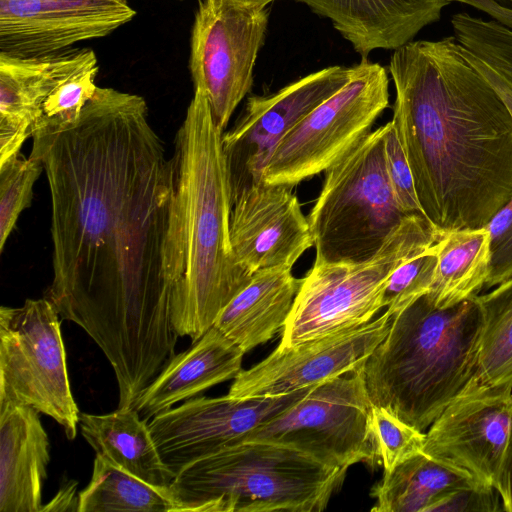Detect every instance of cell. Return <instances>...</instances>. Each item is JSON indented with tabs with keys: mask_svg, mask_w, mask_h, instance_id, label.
I'll list each match as a JSON object with an SVG mask.
<instances>
[{
	"mask_svg": "<svg viewBox=\"0 0 512 512\" xmlns=\"http://www.w3.org/2000/svg\"><path fill=\"white\" fill-rule=\"evenodd\" d=\"M270 3L263 0H199L191 31L189 68L194 90L208 101L224 131L251 90L264 43Z\"/></svg>",
	"mask_w": 512,
	"mask_h": 512,
	"instance_id": "11",
	"label": "cell"
},
{
	"mask_svg": "<svg viewBox=\"0 0 512 512\" xmlns=\"http://www.w3.org/2000/svg\"><path fill=\"white\" fill-rule=\"evenodd\" d=\"M481 331L475 296L438 308L425 294L395 314L363 365L373 405L420 431L429 428L471 380Z\"/></svg>",
	"mask_w": 512,
	"mask_h": 512,
	"instance_id": "4",
	"label": "cell"
},
{
	"mask_svg": "<svg viewBox=\"0 0 512 512\" xmlns=\"http://www.w3.org/2000/svg\"><path fill=\"white\" fill-rule=\"evenodd\" d=\"M43 165L20 153L0 165V251L15 229L20 214L31 205L33 189Z\"/></svg>",
	"mask_w": 512,
	"mask_h": 512,
	"instance_id": "30",
	"label": "cell"
},
{
	"mask_svg": "<svg viewBox=\"0 0 512 512\" xmlns=\"http://www.w3.org/2000/svg\"><path fill=\"white\" fill-rule=\"evenodd\" d=\"M437 257L435 243L404 262L389 276L383 293V307L392 316L427 294L434 277Z\"/></svg>",
	"mask_w": 512,
	"mask_h": 512,
	"instance_id": "31",
	"label": "cell"
},
{
	"mask_svg": "<svg viewBox=\"0 0 512 512\" xmlns=\"http://www.w3.org/2000/svg\"><path fill=\"white\" fill-rule=\"evenodd\" d=\"M392 123L423 217L438 233L486 226L512 197V116L454 36L394 50Z\"/></svg>",
	"mask_w": 512,
	"mask_h": 512,
	"instance_id": "2",
	"label": "cell"
},
{
	"mask_svg": "<svg viewBox=\"0 0 512 512\" xmlns=\"http://www.w3.org/2000/svg\"><path fill=\"white\" fill-rule=\"evenodd\" d=\"M345 475L294 448L249 441L188 465L170 490L176 512H320Z\"/></svg>",
	"mask_w": 512,
	"mask_h": 512,
	"instance_id": "5",
	"label": "cell"
},
{
	"mask_svg": "<svg viewBox=\"0 0 512 512\" xmlns=\"http://www.w3.org/2000/svg\"><path fill=\"white\" fill-rule=\"evenodd\" d=\"M329 19L362 59L396 50L440 20L449 0H297Z\"/></svg>",
	"mask_w": 512,
	"mask_h": 512,
	"instance_id": "19",
	"label": "cell"
},
{
	"mask_svg": "<svg viewBox=\"0 0 512 512\" xmlns=\"http://www.w3.org/2000/svg\"><path fill=\"white\" fill-rule=\"evenodd\" d=\"M245 352L212 326L185 351L175 354L142 392L134 408L152 419L179 402L196 397L242 371Z\"/></svg>",
	"mask_w": 512,
	"mask_h": 512,
	"instance_id": "20",
	"label": "cell"
},
{
	"mask_svg": "<svg viewBox=\"0 0 512 512\" xmlns=\"http://www.w3.org/2000/svg\"><path fill=\"white\" fill-rule=\"evenodd\" d=\"M223 132L205 94L194 90L172 155L176 180L169 256L172 323L179 336L192 341L214 325L253 275L237 262L230 243L232 192Z\"/></svg>",
	"mask_w": 512,
	"mask_h": 512,
	"instance_id": "3",
	"label": "cell"
},
{
	"mask_svg": "<svg viewBox=\"0 0 512 512\" xmlns=\"http://www.w3.org/2000/svg\"><path fill=\"white\" fill-rule=\"evenodd\" d=\"M372 408L362 366L316 385L241 442L285 445L335 469L347 471L357 463L374 468L381 460L372 430Z\"/></svg>",
	"mask_w": 512,
	"mask_h": 512,
	"instance_id": "9",
	"label": "cell"
},
{
	"mask_svg": "<svg viewBox=\"0 0 512 512\" xmlns=\"http://www.w3.org/2000/svg\"><path fill=\"white\" fill-rule=\"evenodd\" d=\"M291 269L273 267L253 273L213 326L245 353L270 340L284 327L302 283Z\"/></svg>",
	"mask_w": 512,
	"mask_h": 512,
	"instance_id": "22",
	"label": "cell"
},
{
	"mask_svg": "<svg viewBox=\"0 0 512 512\" xmlns=\"http://www.w3.org/2000/svg\"><path fill=\"white\" fill-rule=\"evenodd\" d=\"M39 412L0 405V512H41L50 443Z\"/></svg>",
	"mask_w": 512,
	"mask_h": 512,
	"instance_id": "21",
	"label": "cell"
},
{
	"mask_svg": "<svg viewBox=\"0 0 512 512\" xmlns=\"http://www.w3.org/2000/svg\"><path fill=\"white\" fill-rule=\"evenodd\" d=\"M392 315L311 339L268 357L233 379L228 395L259 398L288 394L358 370L386 337Z\"/></svg>",
	"mask_w": 512,
	"mask_h": 512,
	"instance_id": "14",
	"label": "cell"
},
{
	"mask_svg": "<svg viewBox=\"0 0 512 512\" xmlns=\"http://www.w3.org/2000/svg\"><path fill=\"white\" fill-rule=\"evenodd\" d=\"M79 426L96 456L150 484L170 487L175 475L160 457L149 421L134 407H118L106 414L80 412Z\"/></svg>",
	"mask_w": 512,
	"mask_h": 512,
	"instance_id": "23",
	"label": "cell"
},
{
	"mask_svg": "<svg viewBox=\"0 0 512 512\" xmlns=\"http://www.w3.org/2000/svg\"><path fill=\"white\" fill-rule=\"evenodd\" d=\"M51 196L44 297L100 347L133 407L175 355L169 256L175 163L139 95L97 87L80 118L32 137Z\"/></svg>",
	"mask_w": 512,
	"mask_h": 512,
	"instance_id": "1",
	"label": "cell"
},
{
	"mask_svg": "<svg viewBox=\"0 0 512 512\" xmlns=\"http://www.w3.org/2000/svg\"><path fill=\"white\" fill-rule=\"evenodd\" d=\"M263 1H266V2L271 3V2H273V1H275V0H263Z\"/></svg>",
	"mask_w": 512,
	"mask_h": 512,
	"instance_id": "39",
	"label": "cell"
},
{
	"mask_svg": "<svg viewBox=\"0 0 512 512\" xmlns=\"http://www.w3.org/2000/svg\"><path fill=\"white\" fill-rule=\"evenodd\" d=\"M356 65L329 66L312 72L277 92L251 96L228 132H223L232 197L262 181L263 172L279 142L316 106L344 86Z\"/></svg>",
	"mask_w": 512,
	"mask_h": 512,
	"instance_id": "12",
	"label": "cell"
},
{
	"mask_svg": "<svg viewBox=\"0 0 512 512\" xmlns=\"http://www.w3.org/2000/svg\"><path fill=\"white\" fill-rule=\"evenodd\" d=\"M76 484L70 482L61 489L49 504L42 507V511L73 510L78 511L79 499L75 500Z\"/></svg>",
	"mask_w": 512,
	"mask_h": 512,
	"instance_id": "38",
	"label": "cell"
},
{
	"mask_svg": "<svg viewBox=\"0 0 512 512\" xmlns=\"http://www.w3.org/2000/svg\"><path fill=\"white\" fill-rule=\"evenodd\" d=\"M78 512H176L170 487L150 484L96 456L89 484L79 493Z\"/></svg>",
	"mask_w": 512,
	"mask_h": 512,
	"instance_id": "26",
	"label": "cell"
},
{
	"mask_svg": "<svg viewBox=\"0 0 512 512\" xmlns=\"http://www.w3.org/2000/svg\"><path fill=\"white\" fill-rule=\"evenodd\" d=\"M439 237L421 214H408L369 260L313 264L302 278L278 347L289 348L373 320L384 308L383 293L391 273Z\"/></svg>",
	"mask_w": 512,
	"mask_h": 512,
	"instance_id": "7",
	"label": "cell"
},
{
	"mask_svg": "<svg viewBox=\"0 0 512 512\" xmlns=\"http://www.w3.org/2000/svg\"><path fill=\"white\" fill-rule=\"evenodd\" d=\"M486 486L459 467L421 452L383 474L371 489L372 512H429L447 493ZM489 487V486H487Z\"/></svg>",
	"mask_w": 512,
	"mask_h": 512,
	"instance_id": "24",
	"label": "cell"
},
{
	"mask_svg": "<svg viewBox=\"0 0 512 512\" xmlns=\"http://www.w3.org/2000/svg\"><path fill=\"white\" fill-rule=\"evenodd\" d=\"M490 236V273L485 287L512 277V197L486 225Z\"/></svg>",
	"mask_w": 512,
	"mask_h": 512,
	"instance_id": "34",
	"label": "cell"
},
{
	"mask_svg": "<svg viewBox=\"0 0 512 512\" xmlns=\"http://www.w3.org/2000/svg\"><path fill=\"white\" fill-rule=\"evenodd\" d=\"M512 424V384L462 391L430 425L423 452L496 489Z\"/></svg>",
	"mask_w": 512,
	"mask_h": 512,
	"instance_id": "15",
	"label": "cell"
},
{
	"mask_svg": "<svg viewBox=\"0 0 512 512\" xmlns=\"http://www.w3.org/2000/svg\"><path fill=\"white\" fill-rule=\"evenodd\" d=\"M371 424L384 473L423 452L426 433L382 406L373 405Z\"/></svg>",
	"mask_w": 512,
	"mask_h": 512,
	"instance_id": "32",
	"label": "cell"
},
{
	"mask_svg": "<svg viewBox=\"0 0 512 512\" xmlns=\"http://www.w3.org/2000/svg\"><path fill=\"white\" fill-rule=\"evenodd\" d=\"M460 2L480 10L490 16L493 20L512 29V9L498 4L495 0H449Z\"/></svg>",
	"mask_w": 512,
	"mask_h": 512,
	"instance_id": "37",
	"label": "cell"
},
{
	"mask_svg": "<svg viewBox=\"0 0 512 512\" xmlns=\"http://www.w3.org/2000/svg\"><path fill=\"white\" fill-rule=\"evenodd\" d=\"M385 126V167L395 200L405 214L422 215L413 175L394 125L392 121H389Z\"/></svg>",
	"mask_w": 512,
	"mask_h": 512,
	"instance_id": "33",
	"label": "cell"
},
{
	"mask_svg": "<svg viewBox=\"0 0 512 512\" xmlns=\"http://www.w3.org/2000/svg\"><path fill=\"white\" fill-rule=\"evenodd\" d=\"M97 59L88 48L20 57L0 52V165L33 137L49 93L65 78Z\"/></svg>",
	"mask_w": 512,
	"mask_h": 512,
	"instance_id": "18",
	"label": "cell"
},
{
	"mask_svg": "<svg viewBox=\"0 0 512 512\" xmlns=\"http://www.w3.org/2000/svg\"><path fill=\"white\" fill-rule=\"evenodd\" d=\"M386 126L371 131L325 171L308 215L314 264H356L375 256L405 214L392 192L384 159Z\"/></svg>",
	"mask_w": 512,
	"mask_h": 512,
	"instance_id": "6",
	"label": "cell"
},
{
	"mask_svg": "<svg viewBox=\"0 0 512 512\" xmlns=\"http://www.w3.org/2000/svg\"><path fill=\"white\" fill-rule=\"evenodd\" d=\"M315 386L272 397H194L154 416L149 429L162 461L176 476L188 465L240 443Z\"/></svg>",
	"mask_w": 512,
	"mask_h": 512,
	"instance_id": "13",
	"label": "cell"
},
{
	"mask_svg": "<svg viewBox=\"0 0 512 512\" xmlns=\"http://www.w3.org/2000/svg\"><path fill=\"white\" fill-rule=\"evenodd\" d=\"M496 491L502 499L503 510L512 512V424Z\"/></svg>",
	"mask_w": 512,
	"mask_h": 512,
	"instance_id": "36",
	"label": "cell"
},
{
	"mask_svg": "<svg viewBox=\"0 0 512 512\" xmlns=\"http://www.w3.org/2000/svg\"><path fill=\"white\" fill-rule=\"evenodd\" d=\"M60 315L46 297L0 308V405L27 406L74 440L80 411L67 371Z\"/></svg>",
	"mask_w": 512,
	"mask_h": 512,
	"instance_id": "8",
	"label": "cell"
},
{
	"mask_svg": "<svg viewBox=\"0 0 512 512\" xmlns=\"http://www.w3.org/2000/svg\"><path fill=\"white\" fill-rule=\"evenodd\" d=\"M98 60L81 67L60 82L46 97L33 137L57 132L74 124L94 96Z\"/></svg>",
	"mask_w": 512,
	"mask_h": 512,
	"instance_id": "29",
	"label": "cell"
},
{
	"mask_svg": "<svg viewBox=\"0 0 512 512\" xmlns=\"http://www.w3.org/2000/svg\"><path fill=\"white\" fill-rule=\"evenodd\" d=\"M451 26L468 62L502 100H512V29L468 12L454 14Z\"/></svg>",
	"mask_w": 512,
	"mask_h": 512,
	"instance_id": "28",
	"label": "cell"
},
{
	"mask_svg": "<svg viewBox=\"0 0 512 512\" xmlns=\"http://www.w3.org/2000/svg\"><path fill=\"white\" fill-rule=\"evenodd\" d=\"M229 232L237 262L251 274L292 268L314 245L308 218L291 187L263 180L232 197Z\"/></svg>",
	"mask_w": 512,
	"mask_h": 512,
	"instance_id": "17",
	"label": "cell"
},
{
	"mask_svg": "<svg viewBox=\"0 0 512 512\" xmlns=\"http://www.w3.org/2000/svg\"><path fill=\"white\" fill-rule=\"evenodd\" d=\"M495 491L487 486L453 490L433 504L429 512H494L499 510Z\"/></svg>",
	"mask_w": 512,
	"mask_h": 512,
	"instance_id": "35",
	"label": "cell"
},
{
	"mask_svg": "<svg viewBox=\"0 0 512 512\" xmlns=\"http://www.w3.org/2000/svg\"><path fill=\"white\" fill-rule=\"evenodd\" d=\"M389 106V79L361 59L350 80L309 112L276 146L262 179L292 187L341 159L370 132Z\"/></svg>",
	"mask_w": 512,
	"mask_h": 512,
	"instance_id": "10",
	"label": "cell"
},
{
	"mask_svg": "<svg viewBox=\"0 0 512 512\" xmlns=\"http://www.w3.org/2000/svg\"><path fill=\"white\" fill-rule=\"evenodd\" d=\"M135 15L128 0H0V52L59 53L107 36Z\"/></svg>",
	"mask_w": 512,
	"mask_h": 512,
	"instance_id": "16",
	"label": "cell"
},
{
	"mask_svg": "<svg viewBox=\"0 0 512 512\" xmlns=\"http://www.w3.org/2000/svg\"><path fill=\"white\" fill-rule=\"evenodd\" d=\"M495 287L475 296L482 331L475 371L464 390L512 384V277Z\"/></svg>",
	"mask_w": 512,
	"mask_h": 512,
	"instance_id": "27",
	"label": "cell"
},
{
	"mask_svg": "<svg viewBox=\"0 0 512 512\" xmlns=\"http://www.w3.org/2000/svg\"><path fill=\"white\" fill-rule=\"evenodd\" d=\"M437 263L426 294L438 308L470 299L486 285L490 273V236L486 226L440 233Z\"/></svg>",
	"mask_w": 512,
	"mask_h": 512,
	"instance_id": "25",
	"label": "cell"
}]
</instances>
